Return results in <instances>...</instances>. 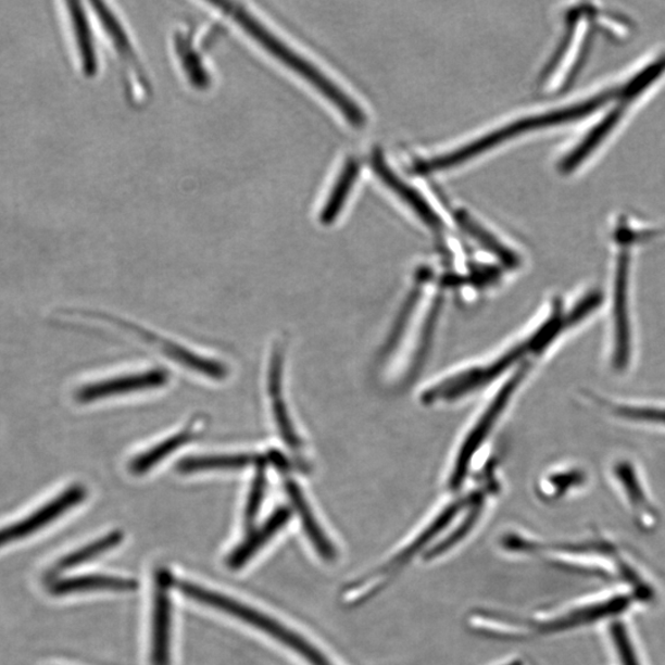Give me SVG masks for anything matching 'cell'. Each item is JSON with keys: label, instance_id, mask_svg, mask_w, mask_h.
<instances>
[{"label": "cell", "instance_id": "5", "mask_svg": "<svg viewBox=\"0 0 665 665\" xmlns=\"http://www.w3.org/2000/svg\"><path fill=\"white\" fill-rule=\"evenodd\" d=\"M177 586L184 595L197 600L201 604L221 610V612L233 615L239 620L271 635L275 640L302 655L311 665H332L325 654L308 640H304L302 636L275 622L274 618L256 612L255 608L240 604L237 600L221 595L215 591L189 584V581H179Z\"/></svg>", "mask_w": 665, "mask_h": 665}, {"label": "cell", "instance_id": "7", "mask_svg": "<svg viewBox=\"0 0 665 665\" xmlns=\"http://www.w3.org/2000/svg\"><path fill=\"white\" fill-rule=\"evenodd\" d=\"M464 505V502H457L456 504L449 506L446 512L437 517L436 522H434L427 529L417 536V538H415L412 543L409 544V547H405L401 553L396 554L391 561H388L386 565L378 568L374 575L363 578L362 585L351 586V589H349V591L351 590L350 598L355 595L351 600H353V602H357V600H365L387 585L388 580H391L394 576H397L399 570L409 565V561L412 560L415 554H417L418 551L425 547V544L429 543L428 541L436 538L437 534L446 528V526L452 519H454L456 513Z\"/></svg>", "mask_w": 665, "mask_h": 665}, {"label": "cell", "instance_id": "9", "mask_svg": "<svg viewBox=\"0 0 665 665\" xmlns=\"http://www.w3.org/2000/svg\"><path fill=\"white\" fill-rule=\"evenodd\" d=\"M617 247L615 265V350L614 365L624 369L630 360V325H628L627 291L630 277L631 248Z\"/></svg>", "mask_w": 665, "mask_h": 665}, {"label": "cell", "instance_id": "29", "mask_svg": "<svg viewBox=\"0 0 665 665\" xmlns=\"http://www.w3.org/2000/svg\"><path fill=\"white\" fill-rule=\"evenodd\" d=\"M617 477L620 478L623 485L627 489L628 495H630L631 501L636 502L640 506L645 505L644 495L642 489L639 485V480L633 474V469L628 465H620L616 468Z\"/></svg>", "mask_w": 665, "mask_h": 665}, {"label": "cell", "instance_id": "2", "mask_svg": "<svg viewBox=\"0 0 665 665\" xmlns=\"http://www.w3.org/2000/svg\"><path fill=\"white\" fill-rule=\"evenodd\" d=\"M665 77V52L649 55L618 78L615 98L593 117L569 150L562 154L557 170L570 175L584 168L604 150L615 135Z\"/></svg>", "mask_w": 665, "mask_h": 665}, {"label": "cell", "instance_id": "30", "mask_svg": "<svg viewBox=\"0 0 665 665\" xmlns=\"http://www.w3.org/2000/svg\"><path fill=\"white\" fill-rule=\"evenodd\" d=\"M269 459L274 465L281 468L283 470L289 467L288 461L285 460V457L280 454V452H277V451L271 452Z\"/></svg>", "mask_w": 665, "mask_h": 665}, {"label": "cell", "instance_id": "10", "mask_svg": "<svg viewBox=\"0 0 665 665\" xmlns=\"http://www.w3.org/2000/svg\"><path fill=\"white\" fill-rule=\"evenodd\" d=\"M172 585L173 577L168 569L156 570L152 615L151 660L153 665H170L171 663L172 602L170 590Z\"/></svg>", "mask_w": 665, "mask_h": 665}, {"label": "cell", "instance_id": "18", "mask_svg": "<svg viewBox=\"0 0 665 665\" xmlns=\"http://www.w3.org/2000/svg\"><path fill=\"white\" fill-rule=\"evenodd\" d=\"M92 7L96 8L100 23L105 27L111 41L114 42L120 58L125 61L126 68L131 72L138 85L145 90L147 86L145 72L122 25H120L117 18L109 12V9L103 3H92Z\"/></svg>", "mask_w": 665, "mask_h": 665}, {"label": "cell", "instance_id": "3", "mask_svg": "<svg viewBox=\"0 0 665 665\" xmlns=\"http://www.w3.org/2000/svg\"><path fill=\"white\" fill-rule=\"evenodd\" d=\"M614 97L612 85L599 87L588 91L586 96L572 101L567 105L536 114L514 122L491 134L480 137L479 140L470 142L460 150L425 161L415 166L418 173H432L449 170L451 166L464 163L478 154L492 150L497 145L512 140L515 136L536 131V129L561 126L578 122H585L599 113Z\"/></svg>", "mask_w": 665, "mask_h": 665}, {"label": "cell", "instance_id": "16", "mask_svg": "<svg viewBox=\"0 0 665 665\" xmlns=\"http://www.w3.org/2000/svg\"><path fill=\"white\" fill-rule=\"evenodd\" d=\"M286 492H288L294 511L298 512L300 519L303 525L304 531H306L309 539L311 540L313 548L317 550L321 557L331 561L337 556L335 547L328 540L325 531L322 530L316 517H314L311 507L303 497L302 491L293 480H286Z\"/></svg>", "mask_w": 665, "mask_h": 665}, {"label": "cell", "instance_id": "22", "mask_svg": "<svg viewBox=\"0 0 665 665\" xmlns=\"http://www.w3.org/2000/svg\"><path fill=\"white\" fill-rule=\"evenodd\" d=\"M124 535L122 531L110 532L109 535L104 536V538L91 542L87 544V547L70 553L66 557L61 559L50 569L49 576L54 578L55 576L60 575L61 572L85 565V563L88 561L95 560L106 551L116 548L117 544L122 543Z\"/></svg>", "mask_w": 665, "mask_h": 665}, {"label": "cell", "instance_id": "17", "mask_svg": "<svg viewBox=\"0 0 665 665\" xmlns=\"http://www.w3.org/2000/svg\"><path fill=\"white\" fill-rule=\"evenodd\" d=\"M138 588L134 579L113 576H79L61 580H53L50 591L53 595H70L89 593L97 590L133 591Z\"/></svg>", "mask_w": 665, "mask_h": 665}, {"label": "cell", "instance_id": "12", "mask_svg": "<svg viewBox=\"0 0 665 665\" xmlns=\"http://www.w3.org/2000/svg\"><path fill=\"white\" fill-rule=\"evenodd\" d=\"M373 168L388 189H391L397 197L406 203L419 216L425 225L432 229H441L443 222L437 214L430 203L424 199L418 190H415L412 185L406 184L399 175H397L391 166L387 164L381 151H375L372 156Z\"/></svg>", "mask_w": 665, "mask_h": 665}, {"label": "cell", "instance_id": "23", "mask_svg": "<svg viewBox=\"0 0 665 665\" xmlns=\"http://www.w3.org/2000/svg\"><path fill=\"white\" fill-rule=\"evenodd\" d=\"M261 460L252 455L196 456L179 461L177 469L185 475L209 469H236L258 464Z\"/></svg>", "mask_w": 665, "mask_h": 665}, {"label": "cell", "instance_id": "20", "mask_svg": "<svg viewBox=\"0 0 665 665\" xmlns=\"http://www.w3.org/2000/svg\"><path fill=\"white\" fill-rule=\"evenodd\" d=\"M359 171L360 168L356 160L351 159L347 161L325 205H323L319 214L322 224H331V222H335L338 217L339 212L343 210L349 193L356 183Z\"/></svg>", "mask_w": 665, "mask_h": 665}, {"label": "cell", "instance_id": "25", "mask_svg": "<svg viewBox=\"0 0 665 665\" xmlns=\"http://www.w3.org/2000/svg\"><path fill=\"white\" fill-rule=\"evenodd\" d=\"M162 349L166 356L175 360V362L191 369H196V372L200 374L215 378V380H224L227 376V368L214 362V360L198 356L187 349L170 343V341H163Z\"/></svg>", "mask_w": 665, "mask_h": 665}, {"label": "cell", "instance_id": "1", "mask_svg": "<svg viewBox=\"0 0 665 665\" xmlns=\"http://www.w3.org/2000/svg\"><path fill=\"white\" fill-rule=\"evenodd\" d=\"M635 29L632 18L604 4L573 5L563 16L561 41L542 71L541 81L552 90L568 89L584 72L599 39L626 43Z\"/></svg>", "mask_w": 665, "mask_h": 665}, {"label": "cell", "instance_id": "8", "mask_svg": "<svg viewBox=\"0 0 665 665\" xmlns=\"http://www.w3.org/2000/svg\"><path fill=\"white\" fill-rule=\"evenodd\" d=\"M86 488L72 486L67 491L62 492L58 498L52 499L50 503L41 506L40 510L25 517V519L0 529V548L41 530L72 510L73 506L78 505L83 499H86Z\"/></svg>", "mask_w": 665, "mask_h": 665}, {"label": "cell", "instance_id": "21", "mask_svg": "<svg viewBox=\"0 0 665 665\" xmlns=\"http://www.w3.org/2000/svg\"><path fill=\"white\" fill-rule=\"evenodd\" d=\"M67 5L74 34H76L83 71L89 77L95 76L98 71V59L87 15L79 3L70 2Z\"/></svg>", "mask_w": 665, "mask_h": 665}, {"label": "cell", "instance_id": "13", "mask_svg": "<svg viewBox=\"0 0 665 665\" xmlns=\"http://www.w3.org/2000/svg\"><path fill=\"white\" fill-rule=\"evenodd\" d=\"M168 373L163 369H151L143 374L113 378V380L91 384L80 388L77 400L81 403L108 399L126 392L150 390L159 388L168 382Z\"/></svg>", "mask_w": 665, "mask_h": 665}, {"label": "cell", "instance_id": "31", "mask_svg": "<svg viewBox=\"0 0 665 665\" xmlns=\"http://www.w3.org/2000/svg\"><path fill=\"white\" fill-rule=\"evenodd\" d=\"M504 665H520V663L519 662H513V663L504 664Z\"/></svg>", "mask_w": 665, "mask_h": 665}, {"label": "cell", "instance_id": "28", "mask_svg": "<svg viewBox=\"0 0 665 665\" xmlns=\"http://www.w3.org/2000/svg\"><path fill=\"white\" fill-rule=\"evenodd\" d=\"M616 413L627 419L665 424V410L649 409V406H618Z\"/></svg>", "mask_w": 665, "mask_h": 665}, {"label": "cell", "instance_id": "26", "mask_svg": "<svg viewBox=\"0 0 665 665\" xmlns=\"http://www.w3.org/2000/svg\"><path fill=\"white\" fill-rule=\"evenodd\" d=\"M177 51L183 62L184 70L187 72L193 85L199 87L208 86L209 76L206 70L202 66L199 55L191 50V45L184 36L179 37L177 40Z\"/></svg>", "mask_w": 665, "mask_h": 665}, {"label": "cell", "instance_id": "19", "mask_svg": "<svg viewBox=\"0 0 665 665\" xmlns=\"http://www.w3.org/2000/svg\"><path fill=\"white\" fill-rule=\"evenodd\" d=\"M457 224L466 230L469 236H473L477 242L487 249L488 252L494 254L499 261L507 267H516L519 265V256H517L510 248H506L501 240L489 233L482 225L479 224L465 210H460L455 214Z\"/></svg>", "mask_w": 665, "mask_h": 665}, {"label": "cell", "instance_id": "4", "mask_svg": "<svg viewBox=\"0 0 665 665\" xmlns=\"http://www.w3.org/2000/svg\"><path fill=\"white\" fill-rule=\"evenodd\" d=\"M211 7L218 9L221 13L233 17L242 29L253 39L263 46V48L272 53L274 58L279 60L293 72L306 79L310 85L316 88L325 96L332 105H335L341 114L347 118V122L354 126L362 127L366 123V115L362 108L355 101L349 98L335 83H332L325 73L319 71L314 64L302 58L298 52H294L289 46L266 29V27L258 21L255 16L247 11L243 5L235 2H225V0H214L208 2Z\"/></svg>", "mask_w": 665, "mask_h": 665}, {"label": "cell", "instance_id": "24", "mask_svg": "<svg viewBox=\"0 0 665 665\" xmlns=\"http://www.w3.org/2000/svg\"><path fill=\"white\" fill-rule=\"evenodd\" d=\"M196 432L191 428L185 429L177 434V436L171 437L159 443V446L145 452V454L137 456L129 464V470L135 475H143L148 469H151L156 464H160L162 460L168 457L172 452L177 451L184 447L185 443L189 442Z\"/></svg>", "mask_w": 665, "mask_h": 665}, {"label": "cell", "instance_id": "27", "mask_svg": "<svg viewBox=\"0 0 665 665\" xmlns=\"http://www.w3.org/2000/svg\"><path fill=\"white\" fill-rule=\"evenodd\" d=\"M256 465V475L246 507L247 526H252L254 523L259 510H261L266 488L265 462L261 460Z\"/></svg>", "mask_w": 665, "mask_h": 665}, {"label": "cell", "instance_id": "6", "mask_svg": "<svg viewBox=\"0 0 665 665\" xmlns=\"http://www.w3.org/2000/svg\"><path fill=\"white\" fill-rule=\"evenodd\" d=\"M561 326L562 322L560 314H553V317L544 323L530 339L524 341L519 347L514 348L510 353L499 359L492 366L477 369L476 373L462 376L456 378V380L450 381V385H443L437 388V390L430 393V399H439V397H442V399H452V397L464 394L469 390H474V388L492 381L493 378L501 375L505 368L517 362V360L522 359L526 353H529L531 350H538L547 344L554 336V332L559 331Z\"/></svg>", "mask_w": 665, "mask_h": 665}, {"label": "cell", "instance_id": "14", "mask_svg": "<svg viewBox=\"0 0 665 665\" xmlns=\"http://www.w3.org/2000/svg\"><path fill=\"white\" fill-rule=\"evenodd\" d=\"M290 516L291 512L289 507L283 506L276 510L269 519L263 524L262 528L254 531V534L249 536L243 543H240L239 547L230 553L227 560L228 567L230 569L243 567L277 531L284 528L286 523L290 520Z\"/></svg>", "mask_w": 665, "mask_h": 665}, {"label": "cell", "instance_id": "11", "mask_svg": "<svg viewBox=\"0 0 665 665\" xmlns=\"http://www.w3.org/2000/svg\"><path fill=\"white\" fill-rule=\"evenodd\" d=\"M522 377L523 373H519L512 377L511 380L502 387V390L499 391L491 405L488 406L482 417H480L477 427L470 431V436L465 441L464 447H462L460 450V455L457 457L454 470H452L450 480V486L452 488H459L461 486L462 480H464L466 477L470 460H473L477 449L482 446V442L487 437V432L492 429L494 422L498 419L499 415H501L506 402L511 400V397L517 385H519Z\"/></svg>", "mask_w": 665, "mask_h": 665}, {"label": "cell", "instance_id": "15", "mask_svg": "<svg viewBox=\"0 0 665 665\" xmlns=\"http://www.w3.org/2000/svg\"><path fill=\"white\" fill-rule=\"evenodd\" d=\"M283 349L276 348L273 354L269 372V392L273 399V409L277 428L288 447L298 450L301 447L300 439L296 436L292 422L283 399Z\"/></svg>", "mask_w": 665, "mask_h": 665}]
</instances>
